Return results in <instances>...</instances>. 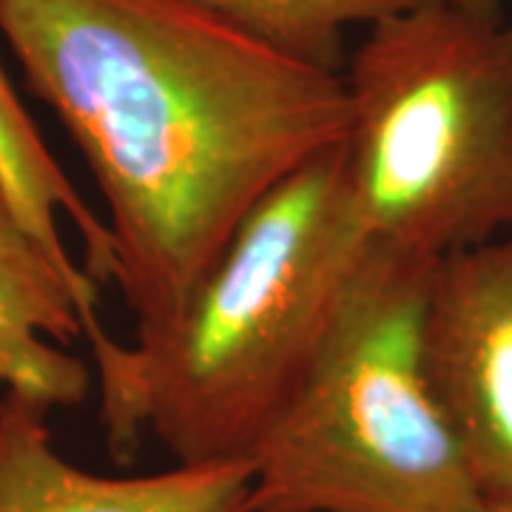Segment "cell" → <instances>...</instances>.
<instances>
[{"label":"cell","instance_id":"6da1fadb","mask_svg":"<svg viewBox=\"0 0 512 512\" xmlns=\"http://www.w3.org/2000/svg\"><path fill=\"white\" fill-rule=\"evenodd\" d=\"M0 37L92 171L137 330L183 302L259 202L348 140L345 74L185 0H0Z\"/></svg>","mask_w":512,"mask_h":512},{"label":"cell","instance_id":"7c38bea8","mask_svg":"<svg viewBox=\"0 0 512 512\" xmlns=\"http://www.w3.org/2000/svg\"><path fill=\"white\" fill-rule=\"evenodd\" d=\"M507 32H510V37H512V23H507Z\"/></svg>","mask_w":512,"mask_h":512},{"label":"cell","instance_id":"5b68a950","mask_svg":"<svg viewBox=\"0 0 512 512\" xmlns=\"http://www.w3.org/2000/svg\"><path fill=\"white\" fill-rule=\"evenodd\" d=\"M424 365L487 501H512V231L441 259Z\"/></svg>","mask_w":512,"mask_h":512},{"label":"cell","instance_id":"30bf717a","mask_svg":"<svg viewBox=\"0 0 512 512\" xmlns=\"http://www.w3.org/2000/svg\"><path fill=\"white\" fill-rule=\"evenodd\" d=\"M444 3L487 20H501V6H504V0H444Z\"/></svg>","mask_w":512,"mask_h":512},{"label":"cell","instance_id":"277c9868","mask_svg":"<svg viewBox=\"0 0 512 512\" xmlns=\"http://www.w3.org/2000/svg\"><path fill=\"white\" fill-rule=\"evenodd\" d=\"M436 265L367 251L308 370L251 450V512H484L424 365Z\"/></svg>","mask_w":512,"mask_h":512},{"label":"cell","instance_id":"3957f363","mask_svg":"<svg viewBox=\"0 0 512 512\" xmlns=\"http://www.w3.org/2000/svg\"><path fill=\"white\" fill-rule=\"evenodd\" d=\"M350 202L367 251L439 265L512 231L507 23L424 0L345 63Z\"/></svg>","mask_w":512,"mask_h":512},{"label":"cell","instance_id":"ba28073f","mask_svg":"<svg viewBox=\"0 0 512 512\" xmlns=\"http://www.w3.org/2000/svg\"><path fill=\"white\" fill-rule=\"evenodd\" d=\"M0 180L46 254L69 276L83 305L86 345L100 353L114 342L100 319V285L114 282V245L106 220L60 168L37 123L0 66Z\"/></svg>","mask_w":512,"mask_h":512},{"label":"cell","instance_id":"8fae6325","mask_svg":"<svg viewBox=\"0 0 512 512\" xmlns=\"http://www.w3.org/2000/svg\"><path fill=\"white\" fill-rule=\"evenodd\" d=\"M484 512H512V501H487Z\"/></svg>","mask_w":512,"mask_h":512},{"label":"cell","instance_id":"9c48e42d","mask_svg":"<svg viewBox=\"0 0 512 512\" xmlns=\"http://www.w3.org/2000/svg\"><path fill=\"white\" fill-rule=\"evenodd\" d=\"M282 55L345 72V37L356 26L416 9L424 0H185Z\"/></svg>","mask_w":512,"mask_h":512},{"label":"cell","instance_id":"7a4b0ae2","mask_svg":"<svg viewBox=\"0 0 512 512\" xmlns=\"http://www.w3.org/2000/svg\"><path fill=\"white\" fill-rule=\"evenodd\" d=\"M365 256L342 143L259 202L163 322L94 359L114 461L143 433L177 464L251 456Z\"/></svg>","mask_w":512,"mask_h":512},{"label":"cell","instance_id":"8992f818","mask_svg":"<svg viewBox=\"0 0 512 512\" xmlns=\"http://www.w3.org/2000/svg\"><path fill=\"white\" fill-rule=\"evenodd\" d=\"M46 416L0 396V512H251V458L97 476L57 453Z\"/></svg>","mask_w":512,"mask_h":512},{"label":"cell","instance_id":"52a82bcc","mask_svg":"<svg viewBox=\"0 0 512 512\" xmlns=\"http://www.w3.org/2000/svg\"><path fill=\"white\" fill-rule=\"evenodd\" d=\"M83 333L80 296L0 180V393L43 413L86 402L92 365L63 348Z\"/></svg>","mask_w":512,"mask_h":512}]
</instances>
